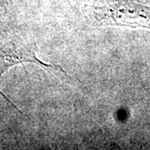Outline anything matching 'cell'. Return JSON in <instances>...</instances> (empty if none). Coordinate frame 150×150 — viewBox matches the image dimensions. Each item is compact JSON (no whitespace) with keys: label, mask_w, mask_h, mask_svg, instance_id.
Here are the masks:
<instances>
[{"label":"cell","mask_w":150,"mask_h":150,"mask_svg":"<svg viewBox=\"0 0 150 150\" xmlns=\"http://www.w3.org/2000/svg\"><path fill=\"white\" fill-rule=\"evenodd\" d=\"M24 62L35 63L37 64L43 66V68L47 70L54 72V73H58L59 74H60V73L65 74L59 66L54 67L52 65L44 64L43 62H41L39 59H38L34 53L33 47H28L27 45H18V44L13 43L0 45V77L13 65L24 63ZM0 94L10 104L17 108L15 105L11 102L10 100H8V98L1 92V90H0Z\"/></svg>","instance_id":"cell-1"}]
</instances>
